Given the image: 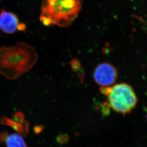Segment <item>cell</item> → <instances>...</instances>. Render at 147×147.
Here are the masks:
<instances>
[{
  "mask_svg": "<svg viewBox=\"0 0 147 147\" xmlns=\"http://www.w3.org/2000/svg\"></svg>",
  "mask_w": 147,
  "mask_h": 147,
  "instance_id": "cell-8",
  "label": "cell"
},
{
  "mask_svg": "<svg viewBox=\"0 0 147 147\" xmlns=\"http://www.w3.org/2000/svg\"><path fill=\"white\" fill-rule=\"evenodd\" d=\"M83 0H42L40 20L47 27H67L79 14Z\"/></svg>",
  "mask_w": 147,
  "mask_h": 147,
  "instance_id": "cell-2",
  "label": "cell"
},
{
  "mask_svg": "<svg viewBox=\"0 0 147 147\" xmlns=\"http://www.w3.org/2000/svg\"><path fill=\"white\" fill-rule=\"evenodd\" d=\"M38 58L35 49L24 42L2 46L0 47V74L10 80L17 79L33 68Z\"/></svg>",
  "mask_w": 147,
  "mask_h": 147,
  "instance_id": "cell-1",
  "label": "cell"
},
{
  "mask_svg": "<svg viewBox=\"0 0 147 147\" xmlns=\"http://www.w3.org/2000/svg\"><path fill=\"white\" fill-rule=\"evenodd\" d=\"M14 118L16 120L3 117L1 119V123L11 127L22 136L26 135L29 131V123L26 121L24 120L23 114L21 112L17 113Z\"/></svg>",
  "mask_w": 147,
  "mask_h": 147,
  "instance_id": "cell-6",
  "label": "cell"
},
{
  "mask_svg": "<svg viewBox=\"0 0 147 147\" xmlns=\"http://www.w3.org/2000/svg\"><path fill=\"white\" fill-rule=\"evenodd\" d=\"M0 141L7 147H27L22 136L19 134H9L3 132L0 134Z\"/></svg>",
  "mask_w": 147,
  "mask_h": 147,
  "instance_id": "cell-7",
  "label": "cell"
},
{
  "mask_svg": "<svg viewBox=\"0 0 147 147\" xmlns=\"http://www.w3.org/2000/svg\"><path fill=\"white\" fill-rule=\"evenodd\" d=\"M102 94L107 96L110 107L117 112L128 114L137 104L134 90L128 84L122 83L109 87H101Z\"/></svg>",
  "mask_w": 147,
  "mask_h": 147,
  "instance_id": "cell-3",
  "label": "cell"
},
{
  "mask_svg": "<svg viewBox=\"0 0 147 147\" xmlns=\"http://www.w3.org/2000/svg\"><path fill=\"white\" fill-rule=\"evenodd\" d=\"M25 28V24L20 23L16 14L2 9L0 13V30L2 32L11 34L17 31H24Z\"/></svg>",
  "mask_w": 147,
  "mask_h": 147,
  "instance_id": "cell-5",
  "label": "cell"
},
{
  "mask_svg": "<svg viewBox=\"0 0 147 147\" xmlns=\"http://www.w3.org/2000/svg\"><path fill=\"white\" fill-rule=\"evenodd\" d=\"M93 78L96 83L101 87L111 86L118 78V71L111 64L101 63L95 68Z\"/></svg>",
  "mask_w": 147,
  "mask_h": 147,
  "instance_id": "cell-4",
  "label": "cell"
}]
</instances>
